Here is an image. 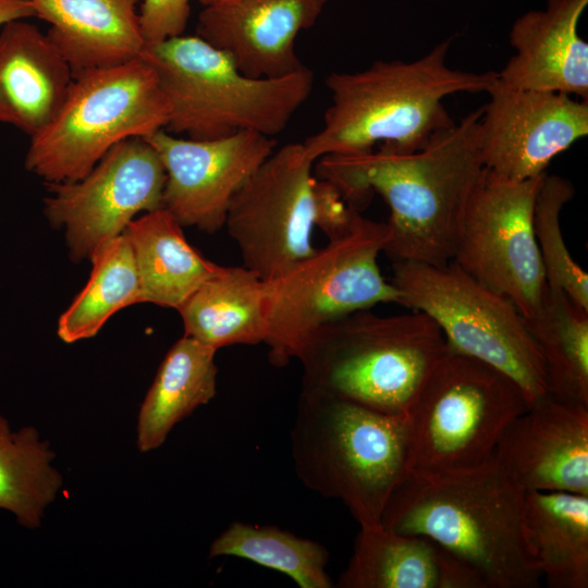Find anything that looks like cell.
Masks as SVG:
<instances>
[{
    "label": "cell",
    "instance_id": "cell-1",
    "mask_svg": "<svg viewBox=\"0 0 588 588\" xmlns=\"http://www.w3.org/2000/svg\"><path fill=\"white\" fill-rule=\"evenodd\" d=\"M476 109L433 135L413 152L378 147L367 152L318 159L317 177L331 183L359 211L378 193L390 209V240L383 250L392 261L448 265L463 213L485 166Z\"/></svg>",
    "mask_w": 588,
    "mask_h": 588
},
{
    "label": "cell",
    "instance_id": "cell-2",
    "mask_svg": "<svg viewBox=\"0 0 588 588\" xmlns=\"http://www.w3.org/2000/svg\"><path fill=\"white\" fill-rule=\"evenodd\" d=\"M524 499L492 454L468 469L407 471L380 525L432 540L468 568L480 588H537L542 576L525 538Z\"/></svg>",
    "mask_w": 588,
    "mask_h": 588
},
{
    "label": "cell",
    "instance_id": "cell-3",
    "mask_svg": "<svg viewBox=\"0 0 588 588\" xmlns=\"http://www.w3.org/2000/svg\"><path fill=\"white\" fill-rule=\"evenodd\" d=\"M451 42L443 40L411 62L379 60L363 71L329 74L331 105L321 128L302 143L309 158L367 152L375 146L413 152L452 125L455 121L444 108V98L487 91L498 72L450 68Z\"/></svg>",
    "mask_w": 588,
    "mask_h": 588
},
{
    "label": "cell",
    "instance_id": "cell-4",
    "mask_svg": "<svg viewBox=\"0 0 588 588\" xmlns=\"http://www.w3.org/2000/svg\"><path fill=\"white\" fill-rule=\"evenodd\" d=\"M291 455L308 489L341 501L359 526L380 525L390 495L407 473L406 415L302 390Z\"/></svg>",
    "mask_w": 588,
    "mask_h": 588
},
{
    "label": "cell",
    "instance_id": "cell-5",
    "mask_svg": "<svg viewBox=\"0 0 588 588\" xmlns=\"http://www.w3.org/2000/svg\"><path fill=\"white\" fill-rule=\"evenodd\" d=\"M445 351L440 328L425 313L381 316L369 308L319 327L296 358L302 390L405 415Z\"/></svg>",
    "mask_w": 588,
    "mask_h": 588
},
{
    "label": "cell",
    "instance_id": "cell-6",
    "mask_svg": "<svg viewBox=\"0 0 588 588\" xmlns=\"http://www.w3.org/2000/svg\"><path fill=\"white\" fill-rule=\"evenodd\" d=\"M142 58L154 69L168 101L164 130L192 139L242 131L274 137L314 87V73L307 68L278 78L249 77L197 35L146 46Z\"/></svg>",
    "mask_w": 588,
    "mask_h": 588
},
{
    "label": "cell",
    "instance_id": "cell-7",
    "mask_svg": "<svg viewBox=\"0 0 588 588\" xmlns=\"http://www.w3.org/2000/svg\"><path fill=\"white\" fill-rule=\"evenodd\" d=\"M280 275L264 281L265 344L274 366L296 358L322 324L378 304L397 303L378 256L390 240L387 222L353 210L346 228Z\"/></svg>",
    "mask_w": 588,
    "mask_h": 588
},
{
    "label": "cell",
    "instance_id": "cell-8",
    "mask_svg": "<svg viewBox=\"0 0 588 588\" xmlns=\"http://www.w3.org/2000/svg\"><path fill=\"white\" fill-rule=\"evenodd\" d=\"M529 401L510 376L446 346L406 411L407 471H449L483 464Z\"/></svg>",
    "mask_w": 588,
    "mask_h": 588
},
{
    "label": "cell",
    "instance_id": "cell-9",
    "mask_svg": "<svg viewBox=\"0 0 588 588\" xmlns=\"http://www.w3.org/2000/svg\"><path fill=\"white\" fill-rule=\"evenodd\" d=\"M169 106L143 59L73 75L53 119L30 137L25 167L46 183L84 177L115 145L166 127Z\"/></svg>",
    "mask_w": 588,
    "mask_h": 588
},
{
    "label": "cell",
    "instance_id": "cell-10",
    "mask_svg": "<svg viewBox=\"0 0 588 588\" xmlns=\"http://www.w3.org/2000/svg\"><path fill=\"white\" fill-rule=\"evenodd\" d=\"M302 143L275 149L234 194L224 225L243 266L262 281L289 270L316 250L313 232L331 237L350 222L353 208L329 182L313 175Z\"/></svg>",
    "mask_w": 588,
    "mask_h": 588
},
{
    "label": "cell",
    "instance_id": "cell-11",
    "mask_svg": "<svg viewBox=\"0 0 588 588\" xmlns=\"http://www.w3.org/2000/svg\"><path fill=\"white\" fill-rule=\"evenodd\" d=\"M399 304L428 315L446 346L510 376L529 403L547 393L541 356L517 308L454 262L392 261Z\"/></svg>",
    "mask_w": 588,
    "mask_h": 588
},
{
    "label": "cell",
    "instance_id": "cell-12",
    "mask_svg": "<svg viewBox=\"0 0 588 588\" xmlns=\"http://www.w3.org/2000/svg\"><path fill=\"white\" fill-rule=\"evenodd\" d=\"M547 174V173H546ZM516 181L485 168L465 207L452 262L529 318L547 289L534 231L544 175Z\"/></svg>",
    "mask_w": 588,
    "mask_h": 588
},
{
    "label": "cell",
    "instance_id": "cell-13",
    "mask_svg": "<svg viewBox=\"0 0 588 588\" xmlns=\"http://www.w3.org/2000/svg\"><path fill=\"white\" fill-rule=\"evenodd\" d=\"M163 164L144 137L111 148L82 179L46 183L45 213L63 226L73 261L89 258L107 240L123 233L140 212L162 208Z\"/></svg>",
    "mask_w": 588,
    "mask_h": 588
},
{
    "label": "cell",
    "instance_id": "cell-14",
    "mask_svg": "<svg viewBox=\"0 0 588 588\" xmlns=\"http://www.w3.org/2000/svg\"><path fill=\"white\" fill-rule=\"evenodd\" d=\"M144 138L166 171L162 208L182 226L207 233L224 226L234 194L277 146L273 137L252 131L192 139L162 128Z\"/></svg>",
    "mask_w": 588,
    "mask_h": 588
},
{
    "label": "cell",
    "instance_id": "cell-15",
    "mask_svg": "<svg viewBox=\"0 0 588 588\" xmlns=\"http://www.w3.org/2000/svg\"><path fill=\"white\" fill-rule=\"evenodd\" d=\"M480 119L485 168L511 180L547 173L551 161L588 135V100L563 93L518 89L499 81L486 91Z\"/></svg>",
    "mask_w": 588,
    "mask_h": 588
},
{
    "label": "cell",
    "instance_id": "cell-16",
    "mask_svg": "<svg viewBox=\"0 0 588 588\" xmlns=\"http://www.w3.org/2000/svg\"><path fill=\"white\" fill-rule=\"evenodd\" d=\"M493 455L524 492L588 495V406L543 394L507 425Z\"/></svg>",
    "mask_w": 588,
    "mask_h": 588
},
{
    "label": "cell",
    "instance_id": "cell-17",
    "mask_svg": "<svg viewBox=\"0 0 588 588\" xmlns=\"http://www.w3.org/2000/svg\"><path fill=\"white\" fill-rule=\"evenodd\" d=\"M329 0H231L204 7L197 36L226 53L254 78H278L306 68L295 49Z\"/></svg>",
    "mask_w": 588,
    "mask_h": 588
},
{
    "label": "cell",
    "instance_id": "cell-18",
    "mask_svg": "<svg viewBox=\"0 0 588 588\" xmlns=\"http://www.w3.org/2000/svg\"><path fill=\"white\" fill-rule=\"evenodd\" d=\"M588 0H548L512 25L515 50L498 78L509 87L563 93L588 100V44L578 23Z\"/></svg>",
    "mask_w": 588,
    "mask_h": 588
},
{
    "label": "cell",
    "instance_id": "cell-19",
    "mask_svg": "<svg viewBox=\"0 0 588 588\" xmlns=\"http://www.w3.org/2000/svg\"><path fill=\"white\" fill-rule=\"evenodd\" d=\"M72 81L69 63L28 19L0 27V123L34 136L53 119Z\"/></svg>",
    "mask_w": 588,
    "mask_h": 588
},
{
    "label": "cell",
    "instance_id": "cell-20",
    "mask_svg": "<svg viewBox=\"0 0 588 588\" xmlns=\"http://www.w3.org/2000/svg\"><path fill=\"white\" fill-rule=\"evenodd\" d=\"M73 75L142 58L138 0H26Z\"/></svg>",
    "mask_w": 588,
    "mask_h": 588
},
{
    "label": "cell",
    "instance_id": "cell-21",
    "mask_svg": "<svg viewBox=\"0 0 588 588\" xmlns=\"http://www.w3.org/2000/svg\"><path fill=\"white\" fill-rule=\"evenodd\" d=\"M341 588H480L475 575L432 540L381 525L360 526Z\"/></svg>",
    "mask_w": 588,
    "mask_h": 588
},
{
    "label": "cell",
    "instance_id": "cell-22",
    "mask_svg": "<svg viewBox=\"0 0 588 588\" xmlns=\"http://www.w3.org/2000/svg\"><path fill=\"white\" fill-rule=\"evenodd\" d=\"M124 233L135 258L138 303L177 309L222 268L186 241L182 225L163 208L132 220Z\"/></svg>",
    "mask_w": 588,
    "mask_h": 588
},
{
    "label": "cell",
    "instance_id": "cell-23",
    "mask_svg": "<svg viewBox=\"0 0 588 588\" xmlns=\"http://www.w3.org/2000/svg\"><path fill=\"white\" fill-rule=\"evenodd\" d=\"M527 544L550 588L588 587V495L525 492Z\"/></svg>",
    "mask_w": 588,
    "mask_h": 588
},
{
    "label": "cell",
    "instance_id": "cell-24",
    "mask_svg": "<svg viewBox=\"0 0 588 588\" xmlns=\"http://www.w3.org/2000/svg\"><path fill=\"white\" fill-rule=\"evenodd\" d=\"M262 285L258 274L244 266H222L176 309L184 335L216 350L264 343L267 326Z\"/></svg>",
    "mask_w": 588,
    "mask_h": 588
},
{
    "label": "cell",
    "instance_id": "cell-25",
    "mask_svg": "<svg viewBox=\"0 0 588 588\" xmlns=\"http://www.w3.org/2000/svg\"><path fill=\"white\" fill-rule=\"evenodd\" d=\"M217 350L184 335L164 356L140 406L136 444L146 453L171 429L217 393Z\"/></svg>",
    "mask_w": 588,
    "mask_h": 588
},
{
    "label": "cell",
    "instance_id": "cell-26",
    "mask_svg": "<svg viewBox=\"0 0 588 588\" xmlns=\"http://www.w3.org/2000/svg\"><path fill=\"white\" fill-rule=\"evenodd\" d=\"M524 319L543 363L547 393L588 406V309L547 285L534 315Z\"/></svg>",
    "mask_w": 588,
    "mask_h": 588
},
{
    "label": "cell",
    "instance_id": "cell-27",
    "mask_svg": "<svg viewBox=\"0 0 588 588\" xmlns=\"http://www.w3.org/2000/svg\"><path fill=\"white\" fill-rule=\"evenodd\" d=\"M89 258V280L59 319L58 335L66 343L94 336L114 313L138 303V274L124 232L99 244Z\"/></svg>",
    "mask_w": 588,
    "mask_h": 588
},
{
    "label": "cell",
    "instance_id": "cell-28",
    "mask_svg": "<svg viewBox=\"0 0 588 588\" xmlns=\"http://www.w3.org/2000/svg\"><path fill=\"white\" fill-rule=\"evenodd\" d=\"M54 453L37 430L11 432L0 416V509L15 514L27 528L40 525L45 509L57 497L62 477L51 466Z\"/></svg>",
    "mask_w": 588,
    "mask_h": 588
},
{
    "label": "cell",
    "instance_id": "cell-29",
    "mask_svg": "<svg viewBox=\"0 0 588 588\" xmlns=\"http://www.w3.org/2000/svg\"><path fill=\"white\" fill-rule=\"evenodd\" d=\"M233 556L289 576L301 588H331L323 546L275 526L231 523L211 543L209 558Z\"/></svg>",
    "mask_w": 588,
    "mask_h": 588
},
{
    "label": "cell",
    "instance_id": "cell-30",
    "mask_svg": "<svg viewBox=\"0 0 588 588\" xmlns=\"http://www.w3.org/2000/svg\"><path fill=\"white\" fill-rule=\"evenodd\" d=\"M575 193L572 182L548 173L534 208V231L547 285L562 290L588 309V274L569 254L561 230V211Z\"/></svg>",
    "mask_w": 588,
    "mask_h": 588
},
{
    "label": "cell",
    "instance_id": "cell-31",
    "mask_svg": "<svg viewBox=\"0 0 588 588\" xmlns=\"http://www.w3.org/2000/svg\"><path fill=\"white\" fill-rule=\"evenodd\" d=\"M192 0H143L138 21L146 46H154L183 35Z\"/></svg>",
    "mask_w": 588,
    "mask_h": 588
},
{
    "label": "cell",
    "instance_id": "cell-32",
    "mask_svg": "<svg viewBox=\"0 0 588 588\" xmlns=\"http://www.w3.org/2000/svg\"><path fill=\"white\" fill-rule=\"evenodd\" d=\"M34 17L26 0H0V27L19 19Z\"/></svg>",
    "mask_w": 588,
    "mask_h": 588
},
{
    "label": "cell",
    "instance_id": "cell-33",
    "mask_svg": "<svg viewBox=\"0 0 588 588\" xmlns=\"http://www.w3.org/2000/svg\"><path fill=\"white\" fill-rule=\"evenodd\" d=\"M204 7H211L217 5L221 3H225L231 0H198Z\"/></svg>",
    "mask_w": 588,
    "mask_h": 588
}]
</instances>
